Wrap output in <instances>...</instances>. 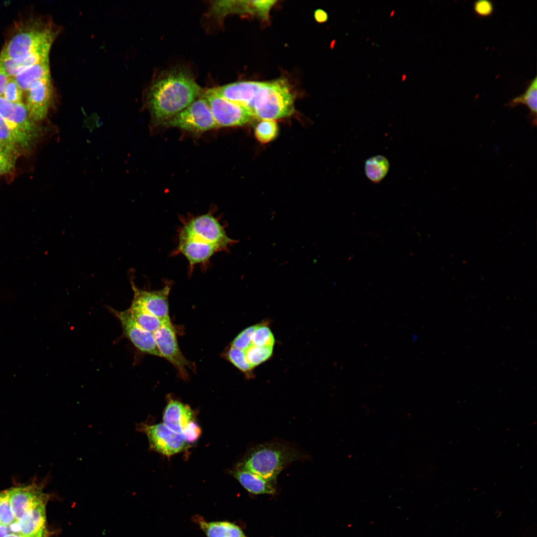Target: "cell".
<instances>
[{"mask_svg":"<svg viewBox=\"0 0 537 537\" xmlns=\"http://www.w3.org/2000/svg\"><path fill=\"white\" fill-rule=\"evenodd\" d=\"M181 220L173 255L187 259L190 273L195 266L207 265L215 254L229 251L239 242L228 236L220 219L210 212Z\"/></svg>","mask_w":537,"mask_h":537,"instance_id":"1","label":"cell"},{"mask_svg":"<svg viewBox=\"0 0 537 537\" xmlns=\"http://www.w3.org/2000/svg\"><path fill=\"white\" fill-rule=\"evenodd\" d=\"M201 94V89L186 70L175 69L163 73L152 83L148 104L153 118L166 123Z\"/></svg>","mask_w":537,"mask_h":537,"instance_id":"2","label":"cell"},{"mask_svg":"<svg viewBox=\"0 0 537 537\" xmlns=\"http://www.w3.org/2000/svg\"><path fill=\"white\" fill-rule=\"evenodd\" d=\"M305 458L294 447L281 442H269L252 448L239 468L248 470L271 481L291 462Z\"/></svg>","mask_w":537,"mask_h":537,"instance_id":"3","label":"cell"},{"mask_svg":"<svg viewBox=\"0 0 537 537\" xmlns=\"http://www.w3.org/2000/svg\"><path fill=\"white\" fill-rule=\"evenodd\" d=\"M59 30L52 23L32 19L21 24L4 45L0 57L16 58L52 45Z\"/></svg>","mask_w":537,"mask_h":537,"instance_id":"4","label":"cell"},{"mask_svg":"<svg viewBox=\"0 0 537 537\" xmlns=\"http://www.w3.org/2000/svg\"><path fill=\"white\" fill-rule=\"evenodd\" d=\"M294 110V96L285 80L263 82L255 98V118L275 120L290 115Z\"/></svg>","mask_w":537,"mask_h":537,"instance_id":"5","label":"cell"},{"mask_svg":"<svg viewBox=\"0 0 537 537\" xmlns=\"http://www.w3.org/2000/svg\"><path fill=\"white\" fill-rule=\"evenodd\" d=\"M200 95L206 100L217 127L242 126L255 118L250 110L222 97L213 88Z\"/></svg>","mask_w":537,"mask_h":537,"instance_id":"6","label":"cell"},{"mask_svg":"<svg viewBox=\"0 0 537 537\" xmlns=\"http://www.w3.org/2000/svg\"><path fill=\"white\" fill-rule=\"evenodd\" d=\"M165 124L194 133L217 127L206 100L200 95Z\"/></svg>","mask_w":537,"mask_h":537,"instance_id":"7","label":"cell"},{"mask_svg":"<svg viewBox=\"0 0 537 537\" xmlns=\"http://www.w3.org/2000/svg\"><path fill=\"white\" fill-rule=\"evenodd\" d=\"M46 481H33L27 485H16L8 489L14 522H18L27 511L42 503H48L52 497V494L43 492Z\"/></svg>","mask_w":537,"mask_h":537,"instance_id":"8","label":"cell"},{"mask_svg":"<svg viewBox=\"0 0 537 537\" xmlns=\"http://www.w3.org/2000/svg\"><path fill=\"white\" fill-rule=\"evenodd\" d=\"M137 429L146 434L150 447L167 456L182 451L187 448L182 436L173 431L164 423L149 425L140 424Z\"/></svg>","mask_w":537,"mask_h":537,"instance_id":"9","label":"cell"},{"mask_svg":"<svg viewBox=\"0 0 537 537\" xmlns=\"http://www.w3.org/2000/svg\"><path fill=\"white\" fill-rule=\"evenodd\" d=\"M0 114L20 136L32 145L38 135V128L23 102L13 103L0 97Z\"/></svg>","mask_w":537,"mask_h":537,"instance_id":"10","label":"cell"},{"mask_svg":"<svg viewBox=\"0 0 537 537\" xmlns=\"http://www.w3.org/2000/svg\"><path fill=\"white\" fill-rule=\"evenodd\" d=\"M109 310L120 321L124 336L136 348L143 353L161 357L153 333L137 322L129 309L118 311L110 308Z\"/></svg>","mask_w":537,"mask_h":537,"instance_id":"11","label":"cell"},{"mask_svg":"<svg viewBox=\"0 0 537 537\" xmlns=\"http://www.w3.org/2000/svg\"><path fill=\"white\" fill-rule=\"evenodd\" d=\"M25 93V104L30 118L35 122L45 119L53 100L51 77L34 82Z\"/></svg>","mask_w":537,"mask_h":537,"instance_id":"12","label":"cell"},{"mask_svg":"<svg viewBox=\"0 0 537 537\" xmlns=\"http://www.w3.org/2000/svg\"><path fill=\"white\" fill-rule=\"evenodd\" d=\"M153 335L161 357L172 363L183 376H186L185 367L189 366V362L179 348L175 329L171 320L165 321L153 333Z\"/></svg>","mask_w":537,"mask_h":537,"instance_id":"13","label":"cell"},{"mask_svg":"<svg viewBox=\"0 0 537 537\" xmlns=\"http://www.w3.org/2000/svg\"><path fill=\"white\" fill-rule=\"evenodd\" d=\"M133 291V301L163 321L171 320L169 316L168 297L172 282L167 280L162 288L157 290H146L137 287L131 281Z\"/></svg>","mask_w":537,"mask_h":537,"instance_id":"14","label":"cell"},{"mask_svg":"<svg viewBox=\"0 0 537 537\" xmlns=\"http://www.w3.org/2000/svg\"><path fill=\"white\" fill-rule=\"evenodd\" d=\"M263 82H237L213 89L222 97L247 108L253 113L255 98Z\"/></svg>","mask_w":537,"mask_h":537,"instance_id":"15","label":"cell"},{"mask_svg":"<svg viewBox=\"0 0 537 537\" xmlns=\"http://www.w3.org/2000/svg\"><path fill=\"white\" fill-rule=\"evenodd\" d=\"M190 408L179 401L171 400L163 415L164 424L170 429L182 436L188 425L194 421Z\"/></svg>","mask_w":537,"mask_h":537,"instance_id":"16","label":"cell"},{"mask_svg":"<svg viewBox=\"0 0 537 537\" xmlns=\"http://www.w3.org/2000/svg\"><path fill=\"white\" fill-rule=\"evenodd\" d=\"M51 48L45 47L16 58L0 57V69L9 77L14 78L28 68L49 59Z\"/></svg>","mask_w":537,"mask_h":537,"instance_id":"17","label":"cell"},{"mask_svg":"<svg viewBox=\"0 0 537 537\" xmlns=\"http://www.w3.org/2000/svg\"><path fill=\"white\" fill-rule=\"evenodd\" d=\"M235 478L248 492L254 494H274L275 482L267 480L248 470L238 467L233 472Z\"/></svg>","mask_w":537,"mask_h":537,"instance_id":"18","label":"cell"},{"mask_svg":"<svg viewBox=\"0 0 537 537\" xmlns=\"http://www.w3.org/2000/svg\"><path fill=\"white\" fill-rule=\"evenodd\" d=\"M211 14L222 18L232 13H257L255 0H216L211 4Z\"/></svg>","mask_w":537,"mask_h":537,"instance_id":"19","label":"cell"},{"mask_svg":"<svg viewBox=\"0 0 537 537\" xmlns=\"http://www.w3.org/2000/svg\"><path fill=\"white\" fill-rule=\"evenodd\" d=\"M197 521L207 537H246L238 526L228 521L207 522L200 518Z\"/></svg>","mask_w":537,"mask_h":537,"instance_id":"20","label":"cell"},{"mask_svg":"<svg viewBox=\"0 0 537 537\" xmlns=\"http://www.w3.org/2000/svg\"><path fill=\"white\" fill-rule=\"evenodd\" d=\"M520 104L525 105L530 111L529 120L535 127L537 124V78L536 76L530 82L526 91L522 94L511 99L506 106L513 108Z\"/></svg>","mask_w":537,"mask_h":537,"instance_id":"21","label":"cell"},{"mask_svg":"<svg viewBox=\"0 0 537 537\" xmlns=\"http://www.w3.org/2000/svg\"><path fill=\"white\" fill-rule=\"evenodd\" d=\"M50 77L49 59H47L24 70L14 78L25 92L34 82Z\"/></svg>","mask_w":537,"mask_h":537,"instance_id":"22","label":"cell"},{"mask_svg":"<svg viewBox=\"0 0 537 537\" xmlns=\"http://www.w3.org/2000/svg\"><path fill=\"white\" fill-rule=\"evenodd\" d=\"M129 309L137 322L142 328L153 333L158 330L165 322L150 313L133 300Z\"/></svg>","mask_w":537,"mask_h":537,"instance_id":"23","label":"cell"},{"mask_svg":"<svg viewBox=\"0 0 537 537\" xmlns=\"http://www.w3.org/2000/svg\"><path fill=\"white\" fill-rule=\"evenodd\" d=\"M389 169L388 160L381 155H376L368 159L365 163L364 171L367 178L374 183H378L387 175Z\"/></svg>","mask_w":537,"mask_h":537,"instance_id":"24","label":"cell"},{"mask_svg":"<svg viewBox=\"0 0 537 537\" xmlns=\"http://www.w3.org/2000/svg\"><path fill=\"white\" fill-rule=\"evenodd\" d=\"M0 142L18 152L20 149H28L31 146L10 126L0 114Z\"/></svg>","mask_w":537,"mask_h":537,"instance_id":"25","label":"cell"},{"mask_svg":"<svg viewBox=\"0 0 537 537\" xmlns=\"http://www.w3.org/2000/svg\"><path fill=\"white\" fill-rule=\"evenodd\" d=\"M273 350L272 347H258L252 344L244 351L247 361L254 368L255 367L268 360L272 355Z\"/></svg>","mask_w":537,"mask_h":537,"instance_id":"26","label":"cell"},{"mask_svg":"<svg viewBox=\"0 0 537 537\" xmlns=\"http://www.w3.org/2000/svg\"><path fill=\"white\" fill-rule=\"evenodd\" d=\"M278 133V126L275 120H262L255 129V136L262 143H268L274 139Z\"/></svg>","mask_w":537,"mask_h":537,"instance_id":"27","label":"cell"},{"mask_svg":"<svg viewBox=\"0 0 537 537\" xmlns=\"http://www.w3.org/2000/svg\"><path fill=\"white\" fill-rule=\"evenodd\" d=\"M275 339L273 333L266 322L257 324L252 344L258 347H274Z\"/></svg>","mask_w":537,"mask_h":537,"instance_id":"28","label":"cell"},{"mask_svg":"<svg viewBox=\"0 0 537 537\" xmlns=\"http://www.w3.org/2000/svg\"><path fill=\"white\" fill-rule=\"evenodd\" d=\"M228 359L237 368L250 377L253 375L254 368L247 361L244 351L231 346L227 352Z\"/></svg>","mask_w":537,"mask_h":537,"instance_id":"29","label":"cell"},{"mask_svg":"<svg viewBox=\"0 0 537 537\" xmlns=\"http://www.w3.org/2000/svg\"><path fill=\"white\" fill-rule=\"evenodd\" d=\"M9 498L8 489L0 492V524L7 527L14 522Z\"/></svg>","mask_w":537,"mask_h":537,"instance_id":"30","label":"cell"},{"mask_svg":"<svg viewBox=\"0 0 537 537\" xmlns=\"http://www.w3.org/2000/svg\"><path fill=\"white\" fill-rule=\"evenodd\" d=\"M24 91L14 78L9 77L2 97L13 103H23Z\"/></svg>","mask_w":537,"mask_h":537,"instance_id":"31","label":"cell"},{"mask_svg":"<svg viewBox=\"0 0 537 537\" xmlns=\"http://www.w3.org/2000/svg\"><path fill=\"white\" fill-rule=\"evenodd\" d=\"M257 324L245 329L233 340L231 347L245 351L252 345L253 336Z\"/></svg>","mask_w":537,"mask_h":537,"instance_id":"32","label":"cell"},{"mask_svg":"<svg viewBox=\"0 0 537 537\" xmlns=\"http://www.w3.org/2000/svg\"><path fill=\"white\" fill-rule=\"evenodd\" d=\"M473 8L475 13L481 16H488L494 11V5L489 0H478L474 2Z\"/></svg>","mask_w":537,"mask_h":537,"instance_id":"33","label":"cell"},{"mask_svg":"<svg viewBox=\"0 0 537 537\" xmlns=\"http://www.w3.org/2000/svg\"><path fill=\"white\" fill-rule=\"evenodd\" d=\"M201 434V430L199 426L194 421L191 422L182 434L186 442H193L195 441Z\"/></svg>","mask_w":537,"mask_h":537,"instance_id":"34","label":"cell"},{"mask_svg":"<svg viewBox=\"0 0 537 537\" xmlns=\"http://www.w3.org/2000/svg\"><path fill=\"white\" fill-rule=\"evenodd\" d=\"M16 157H7L0 159V176L11 171L14 167Z\"/></svg>","mask_w":537,"mask_h":537,"instance_id":"35","label":"cell"},{"mask_svg":"<svg viewBox=\"0 0 537 537\" xmlns=\"http://www.w3.org/2000/svg\"><path fill=\"white\" fill-rule=\"evenodd\" d=\"M18 152L0 142V159L7 157H16Z\"/></svg>","mask_w":537,"mask_h":537,"instance_id":"36","label":"cell"},{"mask_svg":"<svg viewBox=\"0 0 537 537\" xmlns=\"http://www.w3.org/2000/svg\"><path fill=\"white\" fill-rule=\"evenodd\" d=\"M9 77L0 69V97L2 96L5 87Z\"/></svg>","mask_w":537,"mask_h":537,"instance_id":"37","label":"cell"},{"mask_svg":"<svg viewBox=\"0 0 537 537\" xmlns=\"http://www.w3.org/2000/svg\"><path fill=\"white\" fill-rule=\"evenodd\" d=\"M5 537H24L23 536H21V535H16V534H8V535L6 536Z\"/></svg>","mask_w":537,"mask_h":537,"instance_id":"38","label":"cell"}]
</instances>
